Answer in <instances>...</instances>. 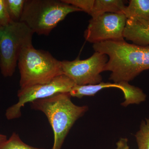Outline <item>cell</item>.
Here are the masks:
<instances>
[{"mask_svg": "<svg viewBox=\"0 0 149 149\" xmlns=\"http://www.w3.org/2000/svg\"><path fill=\"white\" fill-rule=\"evenodd\" d=\"M109 58L107 55L95 52L89 58H77L72 61H61L63 74L73 81L75 85H96L101 83V73L104 71Z\"/></svg>", "mask_w": 149, "mask_h": 149, "instance_id": "7", "label": "cell"}, {"mask_svg": "<svg viewBox=\"0 0 149 149\" xmlns=\"http://www.w3.org/2000/svg\"><path fill=\"white\" fill-rule=\"evenodd\" d=\"M82 11L62 1L25 0L20 22L33 33L48 35L68 15Z\"/></svg>", "mask_w": 149, "mask_h": 149, "instance_id": "3", "label": "cell"}, {"mask_svg": "<svg viewBox=\"0 0 149 149\" xmlns=\"http://www.w3.org/2000/svg\"><path fill=\"white\" fill-rule=\"evenodd\" d=\"M93 48L108 57L104 71L111 72L109 80L114 83H128L149 69V46L130 44L124 40L93 44Z\"/></svg>", "mask_w": 149, "mask_h": 149, "instance_id": "1", "label": "cell"}, {"mask_svg": "<svg viewBox=\"0 0 149 149\" xmlns=\"http://www.w3.org/2000/svg\"><path fill=\"white\" fill-rule=\"evenodd\" d=\"M20 88L50 82L63 74L61 61L49 52L37 50L32 45L22 51L18 63Z\"/></svg>", "mask_w": 149, "mask_h": 149, "instance_id": "4", "label": "cell"}, {"mask_svg": "<svg viewBox=\"0 0 149 149\" xmlns=\"http://www.w3.org/2000/svg\"><path fill=\"white\" fill-rule=\"evenodd\" d=\"M33 34L20 21L0 28V70L4 77L13 75L22 51L32 45Z\"/></svg>", "mask_w": 149, "mask_h": 149, "instance_id": "5", "label": "cell"}, {"mask_svg": "<svg viewBox=\"0 0 149 149\" xmlns=\"http://www.w3.org/2000/svg\"><path fill=\"white\" fill-rule=\"evenodd\" d=\"M117 88L123 92L125 101L121 104L127 107L131 104H139L145 101L146 95L138 87L131 85L127 82L120 83H101L96 85H75L70 92L71 97L81 98L85 96H94L102 89L108 88Z\"/></svg>", "mask_w": 149, "mask_h": 149, "instance_id": "9", "label": "cell"}, {"mask_svg": "<svg viewBox=\"0 0 149 149\" xmlns=\"http://www.w3.org/2000/svg\"><path fill=\"white\" fill-rule=\"evenodd\" d=\"M0 149H45L29 146L23 142L18 134L13 133L10 138L0 147Z\"/></svg>", "mask_w": 149, "mask_h": 149, "instance_id": "15", "label": "cell"}, {"mask_svg": "<svg viewBox=\"0 0 149 149\" xmlns=\"http://www.w3.org/2000/svg\"><path fill=\"white\" fill-rule=\"evenodd\" d=\"M123 14L127 19H140L149 22V0H130Z\"/></svg>", "mask_w": 149, "mask_h": 149, "instance_id": "12", "label": "cell"}, {"mask_svg": "<svg viewBox=\"0 0 149 149\" xmlns=\"http://www.w3.org/2000/svg\"><path fill=\"white\" fill-rule=\"evenodd\" d=\"M125 7L122 0H95L90 15L94 18L106 13H123Z\"/></svg>", "mask_w": 149, "mask_h": 149, "instance_id": "11", "label": "cell"}, {"mask_svg": "<svg viewBox=\"0 0 149 149\" xmlns=\"http://www.w3.org/2000/svg\"><path fill=\"white\" fill-rule=\"evenodd\" d=\"M126 40L141 46H149V22L127 19L123 34Z\"/></svg>", "mask_w": 149, "mask_h": 149, "instance_id": "10", "label": "cell"}, {"mask_svg": "<svg viewBox=\"0 0 149 149\" xmlns=\"http://www.w3.org/2000/svg\"><path fill=\"white\" fill-rule=\"evenodd\" d=\"M69 93H62L32 102L33 109L40 111L47 118L54 134L52 149H61L65 139L75 121L88 111L87 106L73 103Z\"/></svg>", "mask_w": 149, "mask_h": 149, "instance_id": "2", "label": "cell"}, {"mask_svg": "<svg viewBox=\"0 0 149 149\" xmlns=\"http://www.w3.org/2000/svg\"><path fill=\"white\" fill-rule=\"evenodd\" d=\"M13 22L8 12L5 0H0V28L5 27Z\"/></svg>", "mask_w": 149, "mask_h": 149, "instance_id": "17", "label": "cell"}, {"mask_svg": "<svg viewBox=\"0 0 149 149\" xmlns=\"http://www.w3.org/2000/svg\"><path fill=\"white\" fill-rule=\"evenodd\" d=\"M135 137L139 149H149V118L141 122Z\"/></svg>", "mask_w": 149, "mask_h": 149, "instance_id": "14", "label": "cell"}, {"mask_svg": "<svg viewBox=\"0 0 149 149\" xmlns=\"http://www.w3.org/2000/svg\"><path fill=\"white\" fill-rule=\"evenodd\" d=\"M128 142V139L126 138H120L116 143V149H130Z\"/></svg>", "mask_w": 149, "mask_h": 149, "instance_id": "18", "label": "cell"}, {"mask_svg": "<svg viewBox=\"0 0 149 149\" xmlns=\"http://www.w3.org/2000/svg\"><path fill=\"white\" fill-rule=\"evenodd\" d=\"M25 0H5L6 6L11 21H20Z\"/></svg>", "mask_w": 149, "mask_h": 149, "instance_id": "13", "label": "cell"}, {"mask_svg": "<svg viewBox=\"0 0 149 149\" xmlns=\"http://www.w3.org/2000/svg\"><path fill=\"white\" fill-rule=\"evenodd\" d=\"M7 137L6 135L0 133V147L7 140Z\"/></svg>", "mask_w": 149, "mask_h": 149, "instance_id": "19", "label": "cell"}, {"mask_svg": "<svg viewBox=\"0 0 149 149\" xmlns=\"http://www.w3.org/2000/svg\"><path fill=\"white\" fill-rule=\"evenodd\" d=\"M74 85L71 79L63 74L48 83L20 88L17 93L18 102L6 110V118L9 120L19 118L21 116L22 107L25 104L49 97L58 93H69Z\"/></svg>", "mask_w": 149, "mask_h": 149, "instance_id": "6", "label": "cell"}, {"mask_svg": "<svg viewBox=\"0 0 149 149\" xmlns=\"http://www.w3.org/2000/svg\"><path fill=\"white\" fill-rule=\"evenodd\" d=\"M63 2L74 6L82 11L91 15L95 0H61Z\"/></svg>", "mask_w": 149, "mask_h": 149, "instance_id": "16", "label": "cell"}, {"mask_svg": "<svg viewBox=\"0 0 149 149\" xmlns=\"http://www.w3.org/2000/svg\"><path fill=\"white\" fill-rule=\"evenodd\" d=\"M127 18L123 13H106L89 21L84 32L85 40L93 44L108 41L124 40Z\"/></svg>", "mask_w": 149, "mask_h": 149, "instance_id": "8", "label": "cell"}]
</instances>
